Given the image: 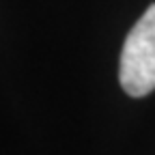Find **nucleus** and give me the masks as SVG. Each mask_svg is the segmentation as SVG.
<instances>
[{
  "mask_svg": "<svg viewBox=\"0 0 155 155\" xmlns=\"http://www.w3.org/2000/svg\"><path fill=\"white\" fill-rule=\"evenodd\" d=\"M119 82L131 97H144L155 91V2L125 37Z\"/></svg>",
  "mask_w": 155,
  "mask_h": 155,
  "instance_id": "obj_1",
  "label": "nucleus"
}]
</instances>
